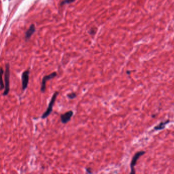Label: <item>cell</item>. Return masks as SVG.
I'll list each match as a JSON object with an SVG mask.
<instances>
[{
  "label": "cell",
  "instance_id": "6",
  "mask_svg": "<svg viewBox=\"0 0 174 174\" xmlns=\"http://www.w3.org/2000/svg\"><path fill=\"white\" fill-rule=\"evenodd\" d=\"M73 115H74V112L72 110H69L65 112V114H61V122L63 124H67L68 122H69V121H71V117L73 116Z\"/></svg>",
  "mask_w": 174,
  "mask_h": 174
},
{
  "label": "cell",
  "instance_id": "1",
  "mask_svg": "<svg viewBox=\"0 0 174 174\" xmlns=\"http://www.w3.org/2000/svg\"><path fill=\"white\" fill-rule=\"evenodd\" d=\"M6 69L4 73L5 89L3 93V96H6L9 94L10 92V65L7 63L5 66Z\"/></svg>",
  "mask_w": 174,
  "mask_h": 174
},
{
  "label": "cell",
  "instance_id": "9",
  "mask_svg": "<svg viewBox=\"0 0 174 174\" xmlns=\"http://www.w3.org/2000/svg\"><path fill=\"white\" fill-rule=\"evenodd\" d=\"M67 97L70 100H73L74 99L76 98L77 97V94L76 92H71L70 94H67Z\"/></svg>",
  "mask_w": 174,
  "mask_h": 174
},
{
  "label": "cell",
  "instance_id": "12",
  "mask_svg": "<svg viewBox=\"0 0 174 174\" xmlns=\"http://www.w3.org/2000/svg\"><path fill=\"white\" fill-rule=\"evenodd\" d=\"M96 31H97L96 28H92V29H90V31H89V34H92V35H94V34L96 33Z\"/></svg>",
  "mask_w": 174,
  "mask_h": 174
},
{
  "label": "cell",
  "instance_id": "3",
  "mask_svg": "<svg viewBox=\"0 0 174 174\" xmlns=\"http://www.w3.org/2000/svg\"><path fill=\"white\" fill-rule=\"evenodd\" d=\"M57 75V73L56 71H54V72L52 73L51 74L43 76V79H42L41 87H40V91L43 94L45 93L46 90V88H47L46 85H47V81L55 78Z\"/></svg>",
  "mask_w": 174,
  "mask_h": 174
},
{
  "label": "cell",
  "instance_id": "13",
  "mask_svg": "<svg viewBox=\"0 0 174 174\" xmlns=\"http://www.w3.org/2000/svg\"><path fill=\"white\" fill-rule=\"evenodd\" d=\"M86 171L87 172V173H88V174H92V168L91 167H87L86 169Z\"/></svg>",
  "mask_w": 174,
  "mask_h": 174
},
{
  "label": "cell",
  "instance_id": "5",
  "mask_svg": "<svg viewBox=\"0 0 174 174\" xmlns=\"http://www.w3.org/2000/svg\"><path fill=\"white\" fill-rule=\"evenodd\" d=\"M30 69H28L24 71L22 75V89L23 91H25L27 89L28 83H29V75H30Z\"/></svg>",
  "mask_w": 174,
  "mask_h": 174
},
{
  "label": "cell",
  "instance_id": "4",
  "mask_svg": "<svg viewBox=\"0 0 174 174\" xmlns=\"http://www.w3.org/2000/svg\"><path fill=\"white\" fill-rule=\"evenodd\" d=\"M145 152L144 151H141L139 152H136L135 154H134V156L132 158L131 161L130 163V168H131V174H134L135 173V169L134 167L136 165V163L137 161L139 160V158L143 155L144 154H145Z\"/></svg>",
  "mask_w": 174,
  "mask_h": 174
},
{
  "label": "cell",
  "instance_id": "11",
  "mask_svg": "<svg viewBox=\"0 0 174 174\" xmlns=\"http://www.w3.org/2000/svg\"><path fill=\"white\" fill-rule=\"evenodd\" d=\"M76 0H63L62 2L61 3V5L63 6L64 5L69 4L71 3L74 2Z\"/></svg>",
  "mask_w": 174,
  "mask_h": 174
},
{
  "label": "cell",
  "instance_id": "2",
  "mask_svg": "<svg viewBox=\"0 0 174 174\" xmlns=\"http://www.w3.org/2000/svg\"><path fill=\"white\" fill-rule=\"evenodd\" d=\"M58 94H59V92H55L53 94L46 111L43 114L42 116H41V118L42 119H45V118H47V117H48L51 114L52 112L53 111V107L54 104L55 103L56 99L57 98Z\"/></svg>",
  "mask_w": 174,
  "mask_h": 174
},
{
  "label": "cell",
  "instance_id": "10",
  "mask_svg": "<svg viewBox=\"0 0 174 174\" xmlns=\"http://www.w3.org/2000/svg\"><path fill=\"white\" fill-rule=\"evenodd\" d=\"M1 89L2 90V89L5 88V85L4 84V83H3V80L2 78L3 75L4 73L5 72L4 71L2 67H1Z\"/></svg>",
  "mask_w": 174,
  "mask_h": 174
},
{
  "label": "cell",
  "instance_id": "7",
  "mask_svg": "<svg viewBox=\"0 0 174 174\" xmlns=\"http://www.w3.org/2000/svg\"><path fill=\"white\" fill-rule=\"evenodd\" d=\"M36 28L35 25L32 24L30 27H29V29L27 30L26 33H25V38L26 39H29L31 37L32 35L35 32Z\"/></svg>",
  "mask_w": 174,
  "mask_h": 174
},
{
  "label": "cell",
  "instance_id": "8",
  "mask_svg": "<svg viewBox=\"0 0 174 174\" xmlns=\"http://www.w3.org/2000/svg\"><path fill=\"white\" fill-rule=\"evenodd\" d=\"M170 122V121L169 120H167V121H164V122H161L159 124L154 127V131H158V130L164 129L165 128L166 125Z\"/></svg>",
  "mask_w": 174,
  "mask_h": 174
}]
</instances>
